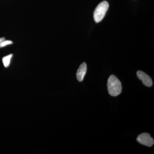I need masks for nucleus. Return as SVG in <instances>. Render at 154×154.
Instances as JSON below:
<instances>
[{"label": "nucleus", "instance_id": "nucleus-1", "mask_svg": "<svg viewBox=\"0 0 154 154\" xmlns=\"http://www.w3.org/2000/svg\"><path fill=\"white\" fill-rule=\"evenodd\" d=\"M107 90L111 96H116L121 94L122 86L121 82L114 75H111L107 80Z\"/></svg>", "mask_w": 154, "mask_h": 154}, {"label": "nucleus", "instance_id": "nucleus-2", "mask_svg": "<svg viewBox=\"0 0 154 154\" xmlns=\"http://www.w3.org/2000/svg\"><path fill=\"white\" fill-rule=\"evenodd\" d=\"M109 8V4L107 1H103L96 7L94 11V19L96 23L101 22L104 18Z\"/></svg>", "mask_w": 154, "mask_h": 154}, {"label": "nucleus", "instance_id": "nucleus-3", "mask_svg": "<svg viewBox=\"0 0 154 154\" xmlns=\"http://www.w3.org/2000/svg\"><path fill=\"white\" fill-rule=\"evenodd\" d=\"M137 140L141 144L149 147L152 146L154 143L153 139L147 133H143L138 136Z\"/></svg>", "mask_w": 154, "mask_h": 154}, {"label": "nucleus", "instance_id": "nucleus-4", "mask_svg": "<svg viewBox=\"0 0 154 154\" xmlns=\"http://www.w3.org/2000/svg\"><path fill=\"white\" fill-rule=\"evenodd\" d=\"M138 78L142 82L144 85L147 87H151L152 85V81L148 75L141 71H138L137 73Z\"/></svg>", "mask_w": 154, "mask_h": 154}, {"label": "nucleus", "instance_id": "nucleus-5", "mask_svg": "<svg viewBox=\"0 0 154 154\" xmlns=\"http://www.w3.org/2000/svg\"><path fill=\"white\" fill-rule=\"evenodd\" d=\"M87 70V64L85 63H83L77 70L76 77L77 80L81 82L84 80V77L86 73Z\"/></svg>", "mask_w": 154, "mask_h": 154}, {"label": "nucleus", "instance_id": "nucleus-6", "mask_svg": "<svg viewBox=\"0 0 154 154\" xmlns=\"http://www.w3.org/2000/svg\"><path fill=\"white\" fill-rule=\"evenodd\" d=\"M13 57V54H9L3 58L2 62L5 67H8L11 63V59Z\"/></svg>", "mask_w": 154, "mask_h": 154}, {"label": "nucleus", "instance_id": "nucleus-7", "mask_svg": "<svg viewBox=\"0 0 154 154\" xmlns=\"http://www.w3.org/2000/svg\"><path fill=\"white\" fill-rule=\"evenodd\" d=\"M13 43V42L11 40H4V41L0 43V48L5 47L9 45L12 44Z\"/></svg>", "mask_w": 154, "mask_h": 154}, {"label": "nucleus", "instance_id": "nucleus-8", "mask_svg": "<svg viewBox=\"0 0 154 154\" xmlns=\"http://www.w3.org/2000/svg\"><path fill=\"white\" fill-rule=\"evenodd\" d=\"M5 37H2V38H0V43L2 42L3 41H4V40H5Z\"/></svg>", "mask_w": 154, "mask_h": 154}]
</instances>
